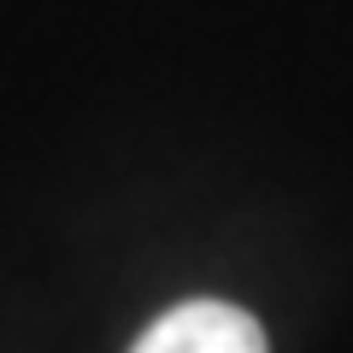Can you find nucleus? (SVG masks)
Returning a JSON list of instances; mask_svg holds the SVG:
<instances>
[{
  "mask_svg": "<svg viewBox=\"0 0 353 353\" xmlns=\"http://www.w3.org/2000/svg\"><path fill=\"white\" fill-rule=\"evenodd\" d=\"M130 353H271L253 312L230 301H183L148 324Z\"/></svg>",
  "mask_w": 353,
  "mask_h": 353,
  "instance_id": "obj_1",
  "label": "nucleus"
}]
</instances>
